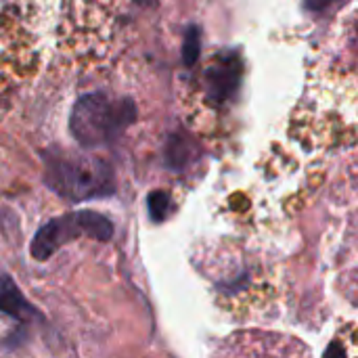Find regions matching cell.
Returning <instances> with one entry per match:
<instances>
[{
  "label": "cell",
  "instance_id": "1",
  "mask_svg": "<svg viewBox=\"0 0 358 358\" xmlns=\"http://www.w3.org/2000/svg\"><path fill=\"white\" fill-rule=\"evenodd\" d=\"M44 182L59 197L73 203L115 193L113 172L103 159L67 151L44 153Z\"/></svg>",
  "mask_w": 358,
  "mask_h": 358
},
{
  "label": "cell",
  "instance_id": "2",
  "mask_svg": "<svg viewBox=\"0 0 358 358\" xmlns=\"http://www.w3.org/2000/svg\"><path fill=\"white\" fill-rule=\"evenodd\" d=\"M134 120V105L128 99H115L107 92H88L80 96L69 115V132L84 149H96L113 143Z\"/></svg>",
  "mask_w": 358,
  "mask_h": 358
},
{
  "label": "cell",
  "instance_id": "3",
  "mask_svg": "<svg viewBox=\"0 0 358 358\" xmlns=\"http://www.w3.org/2000/svg\"><path fill=\"white\" fill-rule=\"evenodd\" d=\"M94 239L109 241L113 237V224L107 216L92 210H78L61 214L48 222H44L31 239L29 254L34 260L44 262L52 254H57L63 245L76 239Z\"/></svg>",
  "mask_w": 358,
  "mask_h": 358
},
{
  "label": "cell",
  "instance_id": "4",
  "mask_svg": "<svg viewBox=\"0 0 358 358\" xmlns=\"http://www.w3.org/2000/svg\"><path fill=\"white\" fill-rule=\"evenodd\" d=\"M0 313L15 319L21 327L31 325L34 319H42L36 306L27 302V298L21 294L17 283L6 275L0 277Z\"/></svg>",
  "mask_w": 358,
  "mask_h": 358
},
{
  "label": "cell",
  "instance_id": "5",
  "mask_svg": "<svg viewBox=\"0 0 358 358\" xmlns=\"http://www.w3.org/2000/svg\"><path fill=\"white\" fill-rule=\"evenodd\" d=\"M208 96L214 103H222L227 101L235 88H237V80H239V65L237 63H220V65H212L208 69Z\"/></svg>",
  "mask_w": 358,
  "mask_h": 358
},
{
  "label": "cell",
  "instance_id": "6",
  "mask_svg": "<svg viewBox=\"0 0 358 358\" xmlns=\"http://www.w3.org/2000/svg\"><path fill=\"white\" fill-rule=\"evenodd\" d=\"M147 203H149V214H151V218H153L155 222H162V220L166 218V214H168V206H170L168 195H166V193H162V191H155V193H151V195H149Z\"/></svg>",
  "mask_w": 358,
  "mask_h": 358
},
{
  "label": "cell",
  "instance_id": "7",
  "mask_svg": "<svg viewBox=\"0 0 358 358\" xmlns=\"http://www.w3.org/2000/svg\"><path fill=\"white\" fill-rule=\"evenodd\" d=\"M195 57H197V31H191L185 42V59L187 63H193Z\"/></svg>",
  "mask_w": 358,
  "mask_h": 358
},
{
  "label": "cell",
  "instance_id": "8",
  "mask_svg": "<svg viewBox=\"0 0 358 358\" xmlns=\"http://www.w3.org/2000/svg\"><path fill=\"white\" fill-rule=\"evenodd\" d=\"M306 2H308L310 8H323V6H327L329 2H334V0H306Z\"/></svg>",
  "mask_w": 358,
  "mask_h": 358
}]
</instances>
